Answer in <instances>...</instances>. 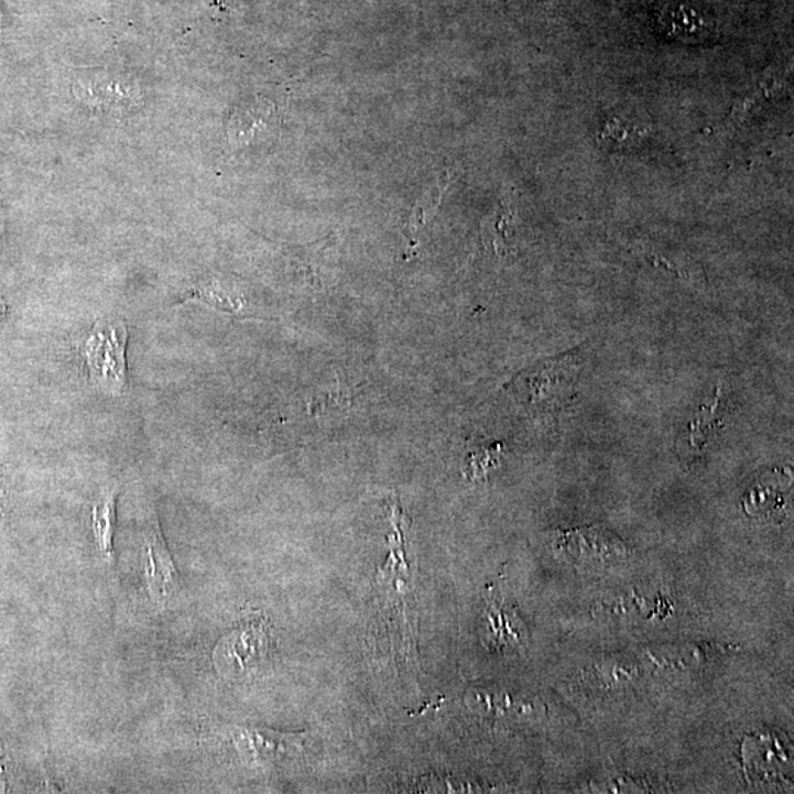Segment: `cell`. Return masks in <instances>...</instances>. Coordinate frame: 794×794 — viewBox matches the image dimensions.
Wrapping results in <instances>:
<instances>
[{"label":"cell","mask_w":794,"mask_h":794,"mask_svg":"<svg viewBox=\"0 0 794 794\" xmlns=\"http://www.w3.org/2000/svg\"><path fill=\"white\" fill-rule=\"evenodd\" d=\"M127 341L129 331L118 319H102L78 345V352L85 359L90 383L100 392L121 396L129 384L127 370Z\"/></svg>","instance_id":"obj_1"},{"label":"cell","mask_w":794,"mask_h":794,"mask_svg":"<svg viewBox=\"0 0 794 794\" xmlns=\"http://www.w3.org/2000/svg\"><path fill=\"white\" fill-rule=\"evenodd\" d=\"M77 94L80 98H85L87 102L98 104L100 107H126L133 104L135 99L134 87L126 85L124 81L116 80V78H107V80H94L78 85Z\"/></svg>","instance_id":"obj_10"},{"label":"cell","mask_w":794,"mask_h":794,"mask_svg":"<svg viewBox=\"0 0 794 794\" xmlns=\"http://www.w3.org/2000/svg\"><path fill=\"white\" fill-rule=\"evenodd\" d=\"M512 221V214L508 206H504L502 214L494 221L485 227V240L496 252H504L507 249L508 226Z\"/></svg>","instance_id":"obj_13"},{"label":"cell","mask_w":794,"mask_h":794,"mask_svg":"<svg viewBox=\"0 0 794 794\" xmlns=\"http://www.w3.org/2000/svg\"><path fill=\"white\" fill-rule=\"evenodd\" d=\"M447 180H440L436 186L429 188V192L425 193L423 199H420L418 204L415 205L414 213L411 215L407 228L411 232L418 231V228L425 226L434 217L438 206H440L443 193L447 187Z\"/></svg>","instance_id":"obj_12"},{"label":"cell","mask_w":794,"mask_h":794,"mask_svg":"<svg viewBox=\"0 0 794 794\" xmlns=\"http://www.w3.org/2000/svg\"><path fill=\"white\" fill-rule=\"evenodd\" d=\"M271 638L263 620L244 622L219 640L214 651L215 666L221 673L240 674L254 668L269 656Z\"/></svg>","instance_id":"obj_3"},{"label":"cell","mask_w":794,"mask_h":794,"mask_svg":"<svg viewBox=\"0 0 794 794\" xmlns=\"http://www.w3.org/2000/svg\"><path fill=\"white\" fill-rule=\"evenodd\" d=\"M499 454L500 446L472 454L471 459H469V469H471L472 477L485 476L490 467H493L496 459L499 458Z\"/></svg>","instance_id":"obj_14"},{"label":"cell","mask_w":794,"mask_h":794,"mask_svg":"<svg viewBox=\"0 0 794 794\" xmlns=\"http://www.w3.org/2000/svg\"><path fill=\"white\" fill-rule=\"evenodd\" d=\"M7 313V306L3 305V302L0 301V322H2L3 317H6Z\"/></svg>","instance_id":"obj_15"},{"label":"cell","mask_w":794,"mask_h":794,"mask_svg":"<svg viewBox=\"0 0 794 794\" xmlns=\"http://www.w3.org/2000/svg\"><path fill=\"white\" fill-rule=\"evenodd\" d=\"M3 498V478H2V468H0V500Z\"/></svg>","instance_id":"obj_16"},{"label":"cell","mask_w":794,"mask_h":794,"mask_svg":"<svg viewBox=\"0 0 794 794\" xmlns=\"http://www.w3.org/2000/svg\"><path fill=\"white\" fill-rule=\"evenodd\" d=\"M580 363V352H569L533 368L529 376L520 379L529 392L526 401L542 406L541 411H559L573 398Z\"/></svg>","instance_id":"obj_2"},{"label":"cell","mask_w":794,"mask_h":794,"mask_svg":"<svg viewBox=\"0 0 794 794\" xmlns=\"http://www.w3.org/2000/svg\"><path fill=\"white\" fill-rule=\"evenodd\" d=\"M788 486L780 472L765 474L746 493L744 512L758 520L776 521L787 508Z\"/></svg>","instance_id":"obj_6"},{"label":"cell","mask_w":794,"mask_h":794,"mask_svg":"<svg viewBox=\"0 0 794 794\" xmlns=\"http://www.w3.org/2000/svg\"><path fill=\"white\" fill-rule=\"evenodd\" d=\"M191 301L199 302L219 313L230 314L232 317L244 318L250 315V304L244 293L239 291L235 284L219 279H209L196 284L183 300V302Z\"/></svg>","instance_id":"obj_8"},{"label":"cell","mask_w":794,"mask_h":794,"mask_svg":"<svg viewBox=\"0 0 794 794\" xmlns=\"http://www.w3.org/2000/svg\"><path fill=\"white\" fill-rule=\"evenodd\" d=\"M486 612L487 638H489L491 648L508 651V649L522 646L526 638V630L515 608L503 602L502 599L491 596Z\"/></svg>","instance_id":"obj_7"},{"label":"cell","mask_w":794,"mask_h":794,"mask_svg":"<svg viewBox=\"0 0 794 794\" xmlns=\"http://www.w3.org/2000/svg\"><path fill=\"white\" fill-rule=\"evenodd\" d=\"M144 573L148 590L155 602H165L182 587L173 556L162 536L160 521L153 520L144 530Z\"/></svg>","instance_id":"obj_4"},{"label":"cell","mask_w":794,"mask_h":794,"mask_svg":"<svg viewBox=\"0 0 794 794\" xmlns=\"http://www.w3.org/2000/svg\"><path fill=\"white\" fill-rule=\"evenodd\" d=\"M117 487L102 491L91 509V529L99 551L109 561L113 559V534L117 525Z\"/></svg>","instance_id":"obj_9"},{"label":"cell","mask_w":794,"mask_h":794,"mask_svg":"<svg viewBox=\"0 0 794 794\" xmlns=\"http://www.w3.org/2000/svg\"><path fill=\"white\" fill-rule=\"evenodd\" d=\"M721 392L718 390L717 401L710 407H701L695 420L692 421L690 429H688V446L692 450L704 449L708 442L710 429L717 428L719 423V406H721Z\"/></svg>","instance_id":"obj_11"},{"label":"cell","mask_w":794,"mask_h":794,"mask_svg":"<svg viewBox=\"0 0 794 794\" xmlns=\"http://www.w3.org/2000/svg\"><path fill=\"white\" fill-rule=\"evenodd\" d=\"M231 737L241 754L262 762L295 757L304 750L305 741V735H291L252 726H232Z\"/></svg>","instance_id":"obj_5"}]
</instances>
